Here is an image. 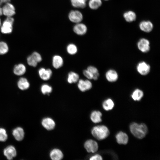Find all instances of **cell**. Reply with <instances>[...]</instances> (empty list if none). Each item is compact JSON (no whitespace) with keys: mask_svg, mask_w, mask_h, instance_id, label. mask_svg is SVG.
<instances>
[{"mask_svg":"<svg viewBox=\"0 0 160 160\" xmlns=\"http://www.w3.org/2000/svg\"><path fill=\"white\" fill-rule=\"evenodd\" d=\"M129 129L132 134L140 139L144 138L148 132L147 127L144 123L138 124L135 122L132 123L130 125Z\"/></svg>","mask_w":160,"mask_h":160,"instance_id":"1","label":"cell"},{"mask_svg":"<svg viewBox=\"0 0 160 160\" xmlns=\"http://www.w3.org/2000/svg\"><path fill=\"white\" fill-rule=\"evenodd\" d=\"M91 133L94 137L100 140L106 138L110 134L108 128L103 125L94 127L92 130Z\"/></svg>","mask_w":160,"mask_h":160,"instance_id":"2","label":"cell"},{"mask_svg":"<svg viewBox=\"0 0 160 160\" xmlns=\"http://www.w3.org/2000/svg\"><path fill=\"white\" fill-rule=\"evenodd\" d=\"M14 19L12 17H7L1 26V31L4 34L11 33L12 31Z\"/></svg>","mask_w":160,"mask_h":160,"instance_id":"3","label":"cell"},{"mask_svg":"<svg viewBox=\"0 0 160 160\" xmlns=\"http://www.w3.org/2000/svg\"><path fill=\"white\" fill-rule=\"evenodd\" d=\"M42 60V58L41 55L36 52H33L29 55L27 58V61L28 64L31 66L36 67L38 63Z\"/></svg>","mask_w":160,"mask_h":160,"instance_id":"4","label":"cell"},{"mask_svg":"<svg viewBox=\"0 0 160 160\" xmlns=\"http://www.w3.org/2000/svg\"><path fill=\"white\" fill-rule=\"evenodd\" d=\"M3 153L4 156L9 160L13 159L17 155L15 148L12 145H8L3 150Z\"/></svg>","mask_w":160,"mask_h":160,"instance_id":"5","label":"cell"},{"mask_svg":"<svg viewBox=\"0 0 160 160\" xmlns=\"http://www.w3.org/2000/svg\"><path fill=\"white\" fill-rule=\"evenodd\" d=\"M68 17L71 22L77 23L82 21L83 16L82 13L78 10H72L69 13Z\"/></svg>","mask_w":160,"mask_h":160,"instance_id":"6","label":"cell"},{"mask_svg":"<svg viewBox=\"0 0 160 160\" xmlns=\"http://www.w3.org/2000/svg\"><path fill=\"white\" fill-rule=\"evenodd\" d=\"M77 82L78 88L82 92L90 89L92 87V83L89 79L84 80L83 79H80Z\"/></svg>","mask_w":160,"mask_h":160,"instance_id":"7","label":"cell"},{"mask_svg":"<svg viewBox=\"0 0 160 160\" xmlns=\"http://www.w3.org/2000/svg\"><path fill=\"white\" fill-rule=\"evenodd\" d=\"M84 147L88 152L93 153L96 152L98 150V146L97 143L95 141L90 139L86 141Z\"/></svg>","mask_w":160,"mask_h":160,"instance_id":"8","label":"cell"},{"mask_svg":"<svg viewBox=\"0 0 160 160\" xmlns=\"http://www.w3.org/2000/svg\"><path fill=\"white\" fill-rule=\"evenodd\" d=\"M12 134L16 140L18 141H21L24 138L25 132L22 127H18L13 129L12 131Z\"/></svg>","mask_w":160,"mask_h":160,"instance_id":"9","label":"cell"},{"mask_svg":"<svg viewBox=\"0 0 160 160\" xmlns=\"http://www.w3.org/2000/svg\"><path fill=\"white\" fill-rule=\"evenodd\" d=\"M137 46L138 49L141 52L146 53L150 49V42L147 39L142 38L138 41Z\"/></svg>","mask_w":160,"mask_h":160,"instance_id":"10","label":"cell"},{"mask_svg":"<svg viewBox=\"0 0 160 160\" xmlns=\"http://www.w3.org/2000/svg\"><path fill=\"white\" fill-rule=\"evenodd\" d=\"M150 65L144 61L141 62L138 64L137 69L138 72L141 75H146L150 71Z\"/></svg>","mask_w":160,"mask_h":160,"instance_id":"11","label":"cell"},{"mask_svg":"<svg viewBox=\"0 0 160 160\" xmlns=\"http://www.w3.org/2000/svg\"><path fill=\"white\" fill-rule=\"evenodd\" d=\"M2 8L3 14L7 17H12L15 13L14 7L9 2L6 3Z\"/></svg>","mask_w":160,"mask_h":160,"instance_id":"12","label":"cell"},{"mask_svg":"<svg viewBox=\"0 0 160 160\" xmlns=\"http://www.w3.org/2000/svg\"><path fill=\"white\" fill-rule=\"evenodd\" d=\"M38 74L41 79L44 81H47L51 77L52 75V71L49 68L45 69L44 68H41L38 71Z\"/></svg>","mask_w":160,"mask_h":160,"instance_id":"13","label":"cell"},{"mask_svg":"<svg viewBox=\"0 0 160 160\" xmlns=\"http://www.w3.org/2000/svg\"><path fill=\"white\" fill-rule=\"evenodd\" d=\"M74 32L79 35H83L87 33V28L84 24L80 23H76L73 27Z\"/></svg>","mask_w":160,"mask_h":160,"instance_id":"14","label":"cell"},{"mask_svg":"<svg viewBox=\"0 0 160 160\" xmlns=\"http://www.w3.org/2000/svg\"><path fill=\"white\" fill-rule=\"evenodd\" d=\"M41 124L43 127L48 130L53 129L55 127V123L54 121L49 117L43 119L41 121Z\"/></svg>","mask_w":160,"mask_h":160,"instance_id":"15","label":"cell"},{"mask_svg":"<svg viewBox=\"0 0 160 160\" xmlns=\"http://www.w3.org/2000/svg\"><path fill=\"white\" fill-rule=\"evenodd\" d=\"M117 142L120 144L125 145L128 142V137L127 135L122 132H120L116 136Z\"/></svg>","mask_w":160,"mask_h":160,"instance_id":"16","label":"cell"},{"mask_svg":"<svg viewBox=\"0 0 160 160\" xmlns=\"http://www.w3.org/2000/svg\"><path fill=\"white\" fill-rule=\"evenodd\" d=\"M139 27L142 31L145 32H150L152 30L153 25L150 21H143L139 24Z\"/></svg>","mask_w":160,"mask_h":160,"instance_id":"17","label":"cell"},{"mask_svg":"<svg viewBox=\"0 0 160 160\" xmlns=\"http://www.w3.org/2000/svg\"><path fill=\"white\" fill-rule=\"evenodd\" d=\"M18 88L22 90L28 89L30 87V84L28 80L25 77H21L19 79L17 82Z\"/></svg>","mask_w":160,"mask_h":160,"instance_id":"18","label":"cell"},{"mask_svg":"<svg viewBox=\"0 0 160 160\" xmlns=\"http://www.w3.org/2000/svg\"><path fill=\"white\" fill-rule=\"evenodd\" d=\"M25 65L22 63H19L14 66L13 72L14 74L18 76H21L25 73L26 71Z\"/></svg>","mask_w":160,"mask_h":160,"instance_id":"19","label":"cell"},{"mask_svg":"<svg viewBox=\"0 0 160 160\" xmlns=\"http://www.w3.org/2000/svg\"><path fill=\"white\" fill-rule=\"evenodd\" d=\"M105 77L108 81L113 82L117 80L118 76L117 72L115 70L110 69L106 72Z\"/></svg>","mask_w":160,"mask_h":160,"instance_id":"20","label":"cell"},{"mask_svg":"<svg viewBox=\"0 0 160 160\" xmlns=\"http://www.w3.org/2000/svg\"><path fill=\"white\" fill-rule=\"evenodd\" d=\"M63 60L62 57L58 55L54 56L52 58V65L56 69L61 67L63 65Z\"/></svg>","mask_w":160,"mask_h":160,"instance_id":"21","label":"cell"},{"mask_svg":"<svg viewBox=\"0 0 160 160\" xmlns=\"http://www.w3.org/2000/svg\"><path fill=\"white\" fill-rule=\"evenodd\" d=\"M50 156L53 160H60L63 158V154L60 150L55 148L51 151Z\"/></svg>","mask_w":160,"mask_h":160,"instance_id":"22","label":"cell"},{"mask_svg":"<svg viewBox=\"0 0 160 160\" xmlns=\"http://www.w3.org/2000/svg\"><path fill=\"white\" fill-rule=\"evenodd\" d=\"M79 77V74L77 73L71 71L68 74L67 81L69 84L76 83L78 81Z\"/></svg>","mask_w":160,"mask_h":160,"instance_id":"23","label":"cell"},{"mask_svg":"<svg viewBox=\"0 0 160 160\" xmlns=\"http://www.w3.org/2000/svg\"><path fill=\"white\" fill-rule=\"evenodd\" d=\"M102 114L99 111H95L91 113L90 119L91 121L95 123H98L102 121L101 119Z\"/></svg>","mask_w":160,"mask_h":160,"instance_id":"24","label":"cell"},{"mask_svg":"<svg viewBox=\"0 0 160 160\" xmlns=\"http://www.w3.org/2000/svg\"><path fill=\"white\" fill-rule=\"evenodd\" d=\"M123 16L125 20L127 22H131L135 21L136 18L135 13L133 11H129L125 12Z\"/></svg>","mask_w":160,"mask_h":160,"instance_id":"25","label":"cell"},{"mask_svg":"<svg viewBox=\"0 0 160 160\" xmlns=\"http://www.w3.org/2000/svg\"><path fill=\"white\" fill-rule=\"evenodd\" d=\"M87 0H70L72 6L76 8H83L86 5Z\"/></svg>","mask_w":160,"mask_h":160,"instance_id":"26","label":"cell"},{"mask_svg":"<svg viewBox=\"0 0 160 160\" xmlns=\"http://www.w3.org/2000/svg\"><path fill=\"white\" fill-rule=\"evenodd\" d=\"M143 92L139 89H136L132 93L131 97L135 101H140L143 96Z\"/></svg>","mask_w":160,"mask_h":160,"instance_id":"27","label":"cell"},{"mask_svg":"<svg viewBox=\"0 0 160 160\" xmlns=\"http://www.w3.org/2000/svg\"><path fill=\"white\" fill-rule=\"evenodd\" d=\"M102 105L105 110L108 111L113 109L114 106V103L111 99L109 98L104 101Z\"/></svg>","mask_w":160,"mask_h":160,"instance_id":"28","label":"cell"},{"mask_svg":"<svg viewBox=\"0 0 160 160\" xmlns=\"http://www.w3.org/2000/svg\"><path fill=\"white\" fill-rule=\"evenodd\" d=\"M101 0H89L88 3L89 8L92 9H96L101 5Z\"/></svg>","mask_w":160,"mask_h":160,"instance_id":"29","label":"cell"},{"mask_svg":"<svg viewBox=\"0 0 160 160\" xmlns=\"http://www.w3.org/2000/svg\"><path fill=\"white\" fill-rule=\"evenodd\" d=\"M67 52L70 55H74L77 52L78 49L75 44L71 43L68 45L66 47Z\"/></svg>","mask_w":160,"mask_h":160,"instance_id":"30","label":"cell"},{"mask_svg":"<svg viewBox=\"0 0 160 160\" xmlns=\"http://www.w3.org/2000/svg\"><path fill=\"white\" fill-rule=\"evenodd\" d=\"M52 89L51 86L47 84H44L41 87V91L44 95H49L52 91Z\"/></svg>","mask_w":160,"mask_h":160,"instance_id":"31","label":"cell"},{"mask_svg":"<svg viewBox=\"0 0 160 160\" xmlns=\"http://www.w3.org/2000/svg\"><path fill=\"white\" fill-rule=\"evenodd\" d=\"M87 69L94 76L93 80H97V79L99 74L98 69L96 67L92 66H89L87 68Z\"/></svg>","mask_w":160,"mask_h":160,"instance_id":"32","label":"cell"},{"mask_svg":"<svg viewBox=\"0 0 160 160\" xmlns=\"http://www.w3.org/2000/svg\"><path fill=\"white\" fill-rule=\"evenodd\" d=\"M9 50V47L6 43L3 41H0V55L6 54Z\"/></svg>","mask_w":160,"mask_h":160,"instance_id":"33","label":"cell"},{"mask_svg":"<svg viewBox=\"0 0 160 160\" xmlns=\"http://www.w3.org/2000/svg\"><path fill=\"white\" fill-rule=\"evenodd\" d=\"M8 138V135L6 129L3 127H0V142H5Z\"/></svg>","mask_w":160,"mask_h":160,"instance_id":"34","label":"cell"},{"mask_svg":"<svg viewBox=\"0 0 160 160\" xmlns=\"http://www.w3.org/2000/svg\"><path fill=\"white\" fill-rule=\"evenodd\" d=\"M84 76L88 79H93V75L87 69L84 70L83 71Z\"/></svg>","mask_w":160,"mask_h":160,"instance_id":"35","label":"cell"},{"mask_svg":"<svg viewBox=\"0 0 160 160\" xmlns=\"http://www.w3.org/2000/svg\"><path fill=\"white\" fill-rule=\"evenodd\" d=\"M89 159L90 160H102L103 159L100 155L96 154L92 156Z\"/></svg>","mask_w":160,"mask_h":160,"instance_id":"36","label":"cell"},{"mask_svg":"<svg viewBox=\"0 0 160 160\" xmlns=\"http://www.w3.org/2000/svg\"><path fill=\"white\" fill-rule=\"evenodd\" d=\"M2 3H5V4L9 3L10 0H1Z\"/></svg>","mask_w":160,"mask_h":160,"instance_id":"37","label":"cell"},{"mask_svg":"<svg viewBox=\"0 0 160 160\" xmlns=\"http://www.w3.org/2000/svg\"><path fill=\"white\" fill-rule=\"evenodd\" d=\"M3 14V12L2 8L0 7V16H1Z\"/></svg>","mask_w":160,"mask_h":160,"instance_id":"38","label":"cell"},{"mask_svg":"<svg viewBox=\"0 0 160 160\" xmlns=\"http://www.w3.org/2000/svg\"><path fill=\"white\" fill-rule=\"evenodd\" d=\"M2 3L1 1V0H0V6L1 5Z\"/></svg>","mask_w":160,"mask_h":160,"instance_id":"39","label":"cell"},{"mask_svg":"<svg viewBox=\"0 0 160 160\" xmlns=\"http://www.w3.org/2000/svg\"><path fill=\"white\" fill-rule=\"evenodd\" d=\"M1 20L0 19V26H1Z\"/></svg>","mask_w":160,"mask_h":160,"instance_id":"40","label":"cell"},{"mask_svg":"<svg viewBox=\"0 0 160 160\" xmlns=\"http://www.w3.org/2000/svg\"><path fill=\"white\" fill-rule=\"evenodd\" d=\"M104 0L107 1V0Z\"/></svg>","mask_w":160,"mask_h":160,"instance_id":"41","label":"cell"}]
</instances>
